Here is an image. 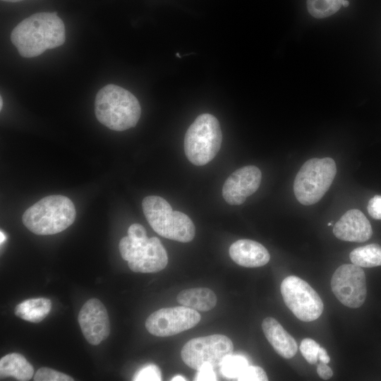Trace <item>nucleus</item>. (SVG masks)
Here are the masks:
<instances>
[{"label": "nucleus", "mask_w": 381, "mask_h": 381, "mask_svg": "<svg viewBox=\"0 0 381 381\" xmlns=\"http://www.w3.org/2000/svg\"><path fill=\"white\" fill-rule=\"evenodd\" d=\"M0 234H1V244H2V243H4V241H5V238H6V236L4 235V234L3 233L2 231H1L0 232Z\"/></svg>", "instance_id": "nucleus-33"}, {"label": "nucleus", "mask_w": 381, "mask_h": 381, "mask_svg": "<svg viewBox=\"0 0 381 381\" xmlns=\"http://www.w3.org/2000/svg\"><path fill=\"white\" fill-rule=\"evenodd\" d=\"M119 251L135 272H157L168 263L167 251L157 237L135 239L125 236L120 241Z\"/></svg>", "instance_id": "nucleus-7"}, {"label": "nucleus", "mask_w": 381, "mask_h": 381, "mask_svg": "<svg viewBox=\"0 0 381 381\" xmlns=\"http://www.w3.org/2000/svg\"><path fill=\"white\" fill-rule=\"evenodd\" d=\"M320 348V344L310 338L303 339L299 347L303 356L310 364L318 362Z\"/></svg>", "instance_id": "nucleus-23"}, {"label": "nucleus", "mask_w": 381, "mask_h": 381, "mask_svg": "<svg viewBox=\"0 0 381 381\" xmlns=\"http://www.w3.org/2000/svg\"><path fill=\"white\" fill-rule=\"evenodd\" d=\"M34 373L32 365L18 353H11L0 360L1 377H12L18 380L27 381L32 378Z\"/></svg>", "instance_id": "nucleus-18"}, {"label": "nucleus", "mask_w": 381, "mask_h": 381, "mask_svg": "<svg viewBox=\"0 0 381 381\" xmlns=\"http://www.w3.org/2000/svg\"><path fill=\"white\" fill-rule=\"evenodd\" d=\"M78 320L83 336L90 344L97 345L108 337L110 332L109 316L99 299L87 301L79 312Z\"/></svg>", "instance_id": "nucleus-12"}, {"label": "nucleus", "mask_w": 381, "mask_h": 381, "mask_svg": "<svg viewBox=\"0 0 381 381\" xmlns=\"http://www.w3.org/2000/svg\"><path fill=\"white\" fill-rule=\"evenodd\" d=\"M332 290L344 306L356 308L361 306L366 298L365 274L361 267L344 264L334 272L331 279Z\"/></svg>", "instance_id": "nucleus-10"}, {"label": "nucleus", "mask_w": 381, "mask_h": 381, "mask_svg": "<svg viewBox=\"0 0 381 381\" xmlns=\"http://www.w3.org/2000/svg\"><path fill=\"white\" fill-rule=\"evenodd\" d=\"M233 351L231 340L225 335L215 334L189 340L183 346L181 356L188 367L198 370L205 364L220 366Z\"/></svg>", "instance_id": "nucleus-8"}, {"label": "nucleus", "mask_w": 381, "mask_h": 381, "mask_svg": "<svg viewBox=\"0 0 381 381\" xmlns=\"http://www.w3.org/2000/svg\"><path fill=\"white\" fill-rule=\"evenodd\" d=\"M349 5V2L347 0H344L342 3L344 7H347Z\"/></svg>", "instance_id": "nucleus-34"}, {"label": "nucleus", "mask_w": 381, "mask_h": 381, "mask_svg": "<svg viewBox=\"0 0 381 381\" xmlns=\"http://www.w3.org/2000/svg\"><path fill=\"white\" fill-rule=\"evenodd\" d=\"M229 255L236 264L246 267L263 266L270 258L265 246L250 239H241L233 243L229 248Z\"/></svg>", "instance_id": "nucleus-15"}, {"label": "nucleus", "mask_w": 381, "mask_h": 381, "mask_svg": "<svg viewBox=\"0 0 381 381\" xmlns=\"http://www.w3.org/2000/svg\"><path fill=\"white\" fill-rule=\"evenodd\" d=\"M213 366L210 364L203 365L196 373L194 380H217Z\"/></svg>", "instance_id": "nucleus-28"}, {"label": "nucleus", "mask_w": 381, "mask_h": 381, "mask_svg": "<svg viewBox=\"0 0 381 381\" xmlns=\"http://www.w3.org/2000/svg\"><path fill=\"white\" fill-rule=\"evenodd\" d=\"M261 179V171L255 166H246L236 170L223 185L224 199L231 205H241L258 189Z\"/></svg>", "instance_id": "nucleus-13"}, {"label": "nucleus", "mask_w": 381, "mask_h": 381, "mask_svg": "<svg viewBox=\"0 0 381 381\" xmlns=\"http://www.w3.org/2000/svg\"><path fill=\"white\" fill-rule=\"evenodd\" d=\"M65 27L56 13H37L22 20L13 30L11 40L20 56L35 57L65 42Z\"/></svg>", "instance_id": "nucleus-1"}, {"label": "nucleus", "mask_w": 381, "mask_h": 381, "mask_svg": "<svg viewBox=\"0 0 381 381\" xmlns=\"http://www.w3.org/2000/svg\"><path fill=\"white\" fill-rule=\"evenodd\" d=\"M247 359L241 355H229L221 364V372L227 378H236L248 366Z\"/></svg>", "instance_id": "nucleus-22"}, {"label": "nucleus", "mask_w": 381, "mask_h": 381, "mask_svg": "<svg viewBox=\"0 0 381 381\" xmlns=\"http://www.w3.org/2000/svg\"><path fill=\"white\" fill-rule=\"evenodd\" d=\"M318 359L320 361V362L326 363V364H327L330 361V358L328 356L326 350L323 347H321V346L318 352Z\"/></svg>", "instance_id": "nucleus-31"}, {"label": "nucleus", "mask_w": 381, "mask_h": 381, "mask_svg": "<svg viewBox=\"0 0 381 381\" xmlns=\"http://www.w3.org/2000/svg\"><path fill=\"white\" fill-rule=\"evenodd\" d=\"M171 380H174V381H183V380H186V379L185 377H183V376L181 375H176L174 377H172V379Z\"/></svg>", "instance_id": "nucleus-32"}, {"label": "nucleus", "mask_w": 381, "mask_h": 381, "mask_svg": "<svg viewBox=\"0 0 381 381\" xmlns=\"http://www.w3.org/2000/svg\"><path fill=\"white\" fill-rule=\"evenodd\" d=\"M95 113L101 123L111 130L122 131L137 124L141 108L138 100L131 92L109 84L97 92Z\"/></svg>", "instance_id": "nucleus-2"}, {"label": "nucleus", "mask_w": 381, "mask_h": 381, "mask_svg": "<svg viewBox=\"0 0 381 381\" xmlns=\"http://www.w3.org/2000/svg\"><path fill=\"white\" fill-rule=\"evenodd\" d=\"M351 262L360 267H373L381 265V246L371 243L353 249L349 255Z\"/></svg>", "instance_id": "nucleus-20"}, {"label": "nucleus", "mask_w": 381, "mask_h": 381, "mask_svg": "<svg viewBox=\"0 0 381 381\" xmlns=\"http://www.w3.org/2000/svg\"><path fill=\"white\" fill-rule=\"evenodd\" d=\"M222 141V133L217 118L210 114H200L186 133V156L194 165L203 166L218 153Z\"/></svg>", "instance_id": "nucleus-6"}, {"label": "nucleus", "mask_w": 381, "mask_h": 381, "mask_svg": "<svg viewBox=\"0 0 381 381\" xmlns=\"http://www.w3.org/2000/svg\"><path fill=\"white\" fill-rule=\"evenodd\" d=\"M35 381H73V379L63 373L49 368H41L34 376Z\"/></svg>", "instance_id": "nucleus-24"}, {"label": "nucleus", "mask_w": 381, "mask_h": 381, "mask_svg": "<svg viewBox=\"0 0 381 381\" xmlns=\"http://www.w3.org/2000/svg\"><path fill=\"white\" fill-rule=\"evenodd\" d=\"M334 236L342 241L364 242L373 235V229L365 214L357 209L346 211L333 227Z\"/></svg>", "instance_id": "nucleus-14"}, {"label": "nucleus", "mask_w": 381, "mask_h": 381, "mask_svg": "<svg viewBox=\"0 0 381 381\" xmlns=\"http://www.w3.org/2000/svg\"><path fill=\"white\" fill-rule=\"evenodd\" d=\"M200 319L197 310L184 306L165 308L152 313L145 321V327L155 336L169 337L193 327Z\"/></svg>", "instance_id": "nucleus-11"}, {"label": "nucleus", "mask_w": 381, "mask_h": 381, "mask_svg": "<svg viewBox=\"0 0 381 381\" xmlns=\"http://www.w3.org/2000/svg\"><path fill=\"white\" fill-rule=\"evenodd\" d=\"M317 373L318 375L324 379H329L332 375L333 372L330 367H329L326 363L320 362L317 366Z\"/></svg>", "instance_id": "nucleus-30"}, {"label": "nucleus", "mask_w": 381, "mask_h": 381, "mask_svg": "<svg viewBox=\"0 0 381 381\" xmlns=\"http://www.w3.org/2000/svg\"><path fill=\"white\" fill-rule=\"evenodd\" d=\"M73 202L61 195L43 198L24 212L23 224L37 235L55 234L67 229L75 219Z\"/></svg>", "instance_id": "nucleus-3"}, {"label": "nucleus", "mask_w": 381, "mask_h": 381, "mask_svg": "<svg viewBox=\"0 0 381 381\" xmlns=\"http://www.w3.org/2000/svg\"><path fill=\"white\" fill-rule=\"evenodd\" d=\"M2 105H3L2 97H1V98H0V108H1V109H2Z\"/></svg>", "instance_id": "nucleus-36"}, {"label": "nucleus", "mask_w": 381, "mask_h": 381, "mask_svg": "<svg viewBox=\"0 0 381 381\" xmlns=\"http://www.w3.org/2000/svg\"><path fill=\"white\" fill-rule=\"evenodd\" d=\"M344 0H307L309 13L316 18H324L334 14L342 6Z\"/></svg>", "instance_id": "nucleus-21"}, {"label": "nucleus", "mask_w": 381, "mask_h": 381, "mask_svg": "<svg viewBox=\"0 0 381 381\" xmlns=\"http://www.w3.org/2000/svg\"><path fill=\"white\" fill-rule=\"evenodd\" d=\"M280 289L286 306L300 320L310 322L321 315L322 301L306 281L289 276L282 281Z\"/></svg>", "instance_id": "nucleus-9"}, {"label": "nucleus", "mask_w": 381, "mask_h": 381, "mask_svg": "<svg viewBox=\"0 0 381 381\" xmlns=\"http://www.w3.org/2000/svg\"><path fill=\"white\" fill-rule=\"evenodd\" d=\"M176 299L180 304L200 311L210 310L217 304L214 292L205 287L184 289L177 295Z\"/></svg>", "instance_id": "nucleus-17"}, {"label": "nucleus", "mask_w": 381, "mask_h": 381, "mask_svg": "<svg viewBox=\"0 0 381 381\" xmlns=\"http://www.w3.org/2000/svg\"><path fill=\"white\" fill-rule=\"evenodd\" d=\"M337 166L331 157L312 158L301 166L294 181V193L303 205L319 202L331 186Z\"/></svg>", "instance_id": "nucleus-5"}, {"label": "nucleus", "mask_w": 381, "mask_h": 381, "mask_svg": "<svg viewBox=\"0 0 381 381\" xmlns=\"http://www.w3.org/2000/svg\"><path fill=\"white\" fill-rule=\"evenodd\" d=\"M1 1H8V2H18V1H23V0H1Z\"/></svg>", "instance_id": "nucleus-35"}, {"label": "nucleus", "mask_w": 381, "mask_h": 381, "mask_svg": "<svg viewBox=\"0 0 381 381\" xmlns=\"http://www.w3.org/2000/svg\"><path fill=\"white\" fill-rule=\"evenodd\" d=\"M134 381H160L162 380L161 371L158 366L148 364L139 369L133 377Z\"/></svg>", "instance_id": "nucleus-25"}, {"label": "nucleus", "mask_w": 381, "mask_h": 381, "mask_svg": "<svg viewBox=\"0 0 381 381\" xmlns=\"http://www.w3.org/2000/svg\"><path fill=\"white\" fill-rule=\"evenodd\" d=\"M52 302L46 298H30L23 301L15 308V314L31 322H40L49 314Z\"/></svg>", "instance_id": "nucleus-19"}, {"label": "nucleus", "mask_w": 381, "mask_h": 381, "mask_svg": "<svg viewBox=\"0 0 381 381\" xmlns=\"http://www.w3.org/2000/svg\"><path fill=\"white\" fill-rule=\"evenodd\" d=\"M262 328L265 337L274 351L284 358H291L298 350L294 339L274 318L267 317L262 321Z\"/></svg>", "instance_id": "nucleus-16"}, {"label": "nucleus", "mask_w": 381, "mask_h": 381, "mask_svg": "<svg viewBox=\"0 0 381 381\" xmlns=\"http://www.w3.org/2000/svg\"><path fill=\"white\" fill-rule=\"evenodd\" d=\"M367 210L373 219H381V195H375L370 199Z\"/></svg>", "instance_id": "nucleus-27"}, {"label": "nucleus", "mask_w": 381, "mask_h": 381, "mask_svg": "<svg viewBox=\"0 0 381 381\" xmlns=\"http://www.w3.org/2000/svg\"><path fill=\"white\" fill-rule=\"evenodd\" d=\"M142 207L148 223L159 235L182 243L193 239L195 228L192 220L186 214L173 210L162 197L147 196Z\"/></svg>", "instance_id": "nucleus-4"}, {"label": "nucleus", "mask_w": 381, "mask_h": 381, "mask_svg": "<svg viewBox=\"0 0 381 381\" xmlns=\"http://www.w3.org/2000/svg\"><path fill=\"white\" fill-rule=\"evenodd\" d=\"M328 226H331V222L328 223Z\"/></svg>", "instance_id": "nucleus-37"}, {"label": "nucleus", "mask_w": 381, "mask_h": 381, "mask_svg": "<svg viewBox=\"0 0 381 381\" xmlns=\"http://www.w3.org/2000/svg\"><path fill=\"white\" fill-rule=\"evenodd\" d=\"M236 380L239 381H267L268 378L262 368L248 365Z\"/></svg>", "instance_id": "nucleus-26"}, {"label": "nucleus", "mask_w": 381, "mask_h": 381, "mask_svg": "<svg viewBox=\"0 0 381 381\" xmlns=\"http://www.w3.org/2000/svg\"><path fill=\"white\" fill-rule=\"evenodd\" d=\"M128 236L135 239L147 238L145 228L140 224H131L128 229Z\"/></svg>", "instance_id": "nucleus-29"}]
</instances>
